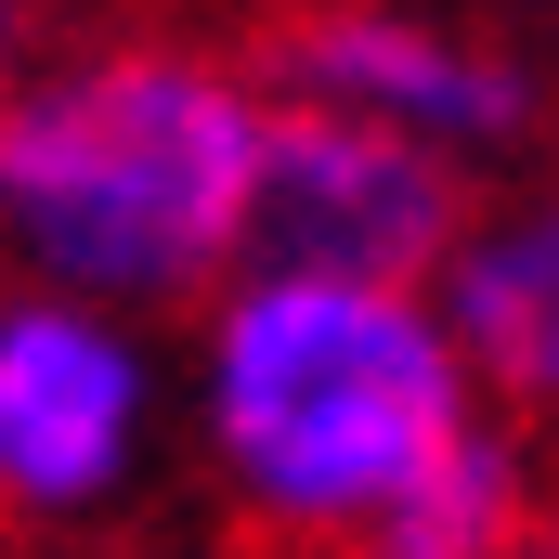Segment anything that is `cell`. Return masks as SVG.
Listing matches in <instances>:
<instances>
[{"instance_id":"6da1fadb","label":"cell","mask_w":559,"mask_h":559,"mask_svg":"<svg viewBox=\"0 0 559 559\" xmlns=\"http://www.w3.org/2000/svg\"><path fill=\"white\" fill-rule=\"evenodd\" d=\"M182 468L274 559H521L559 508L442 286L325 261H248L195 312Z\"/></svg>"},{"instance_id":"7a4b0ae2","label":"cell","mask_w":559,"mask_h":559,"mask_svg":"<svg viewBox=\"0 0 559 559\" xmlns=\"http://www.w3.org/2000/svg\"><path fill=\"white\" fill-rule=\"evenodd\" d=\"M274 66L195 39H92L0 92V274L118 312H209L261 261Z\"/></svg>"},{"instance_id":"3957f363","label":"cell","mask_w":559,"mask_h":559,"mask_svg":"<svg viewBox=\"0 0 559 559\" xmlns=\"http://www.w3.org/2000/svg\"><path fill=\"white\" fill-rule=\"evenodd\" d=\"M182 455V365L156 312L0 274V547H92Z\"/></svg>"},{"instance_id":"277c9868","label":"cell","mask_w":559,"mask_h":559,"mask_svg":"<svg viewBox=\"0 0 559 559\" xmlns=\"http://www.w3.org/2000/svg\"><path fill=\"white\" fill-rule=\"evenodd\" d=\"M481 169L442 143L352 118V105H299L274 92V169H261V261H325V274H404L429 286L455 222H468Z\"/></svg>"},{"instance_id":"5b68a950","label":"cell","mask_w":559,"mask_h":559,"mask_svg":"<svg viewBox=\"0 0 559 559\" xmlns=\"http://www.w3.org/2000/svg\"><path fill=\"white\" fill-rule=\"evenodd\" d=\"M274 92L299 105H352V118H391V131L442 143L468 169H508L521 143L547 131V92L508 39L417 13V0H325L274 39Z\"/></svg>"},{"instance_id":"8992f818","label":"cell","mask_w":559,"mask_h":559,"mask_svg":"<svg viewBox=\"0 0 559 559\" xmlns=\"http://www.w3.org/2000/svg\"><path fill=\"white\" fill-rule=\"evenodd\" d=\"M429 286H442L481 391L521 429H559V169L547 182H481Z\"/></svg>"},{"instance_id":"52a82bcc","label":"cell","mask_w":559,"mask_h":559,"mask_svg":"<svg viewBox=\"0 0 559 559\" xmlns=\"http://www.w3.org/2000/svg\"><path fill=\"white\" fill-rule=\"evenodd\" d=\"M26 79V0H0V92Z\"/></svg>"},{"instance_id":"ba28073f","label":"cell","mask_w":559,"mask_h":559,"mask_svg":"<svg viewBox=\"0 0 559 559\" xmlns=\"http://www.w3.org/2000/svg\"><path fill=\"white\" fill-rule=\"evenodd\" d=\"M521 559H559V508H547V534H534V547H521Z\"/></svg>"},{"instance_id":"9c48e42d","label":"cell","mask_w":559,"mask_h":559,"mask_svg":"<svg viewBox=\"0 0 559 559\" xmlns=\"http://www.w3.org/2000/svg\"><path fill=\"white\" fill-rule=\"evenodd\" d=\"M0 559H52V547H0Z\"/></svg>"}]
</instances>
